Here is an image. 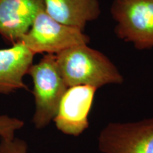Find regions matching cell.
Here are the masks:
<instances>
[{"mask_svg": "<svg viewBox=\"0 0 153 153\" xmlns=\"http://www.w3.org/2000/svg\"><path fill=\"white\" fill-rule=\"evenodd\" d=\"M57 65L68 87L87 85L99 89L123 82L118 69L100 51L87 44L71 47L55 55Z\"/></svg>", "mask_w": 153, "mask_h": 153, "instance_id": "cell-1", "label": "cell"}, {"mask_svg": "<svg viewBox=\"0 0 153 153\" xmlns=\"http://www.w3.org/2000/svg\"><path fill=\"white\" fill-rule=\"evenodd\" d=\"M28 74L33 84V123L36 128L42 129L54 120L68 86L57 65L55 55H44L38 63L32 65Z\"/></svg>", "mask_w": 153, "mask_h": 153, "instance_id": "cell-2", "label": "cell"}, {"mask_svg": "<svg viewBox=\"0 0 153 153\" xmlns=\"http://www.w3.org/2000/svg\"><path fill=\"white\" fill-rule=\"evenodd\" d=\"M89 41V37L83 30L58 22L43 9L36 15L29 30L19 42L35 55H56L75 45H88Z\"/></svg>", "mask_w": 153, "mask_h": 153, "instance_id": "cell-3", "label": "cell"}, {"mask_svg": "<svg viewBox=\"0 0 153 153\" xmlns=\"http://www.w3.org/2000/svg\"><path fill=\"white\" fill-rule=\"evenodd\" d=\"M119 38L138 50L153 48V0H114L111 7Z\"/></svg>", "mask_w": 153, "mask_h": 153, "instance_id": "cell-4", "label": "cell"}, {"mask_svg": "<svg viewBox=\"0 0 153 153\" xmlns=\"http://www.w3.org/2000/svg\"><path fill=\"white\" fill-rule=\"evenodd\" d=\"M102 153H153V118L109 123L98 136Z\"/></svg>", "mask_w": 153, "mask_h": 153, "instance_id": "cell-5", "label": "cell"}, {"mask_svg": "<svg viewBox=\"0 0 153 153\" xmlns=\"http://www.w3.org/2000/svg\"><path fill=\"white\" fill-rule=\"evenodd\" d=\"M97 89L87 85L68 87L53 120L58 131L77 137L89 128V115Z\"/></svg>", "mask_w": 153, "mask_h": 153, "instance_id": "cell-6", "label": "cell"}, {"mask_svg": "<svg viewBox=\"0 0 153 153\" xmlns=\"http://www.w3.org/2000/svg\"><path fill=\"white\" fill-rule=\"evenodd\" d=\"M45 9L44 0H0V35L16 43Z\"/></svg>", "mask_w": 153, "mask_h": 153, "instance_id": "cell-7", "label": "cell"}, {"mask_svg": "<svg viewBox=\"0 0 153 153\" xmlns=\"http://www.w3.org/2000/svg\"><path fill=\"white\" fill-rule=\"evenodd\" d=\"M35 54L17 42L9 48L0 50V94H8L27 87L24 76L33 65Z\"/></svg>", "mask_w": 153, "mask_h": 153, "instance_id": "cell-8", "label": "cell"}, {"mask_svg": "<svg viewBox=\"0 0 153 153\" xmlns=\"http://www.w3.org/2000/svg\"><path fill=\"white\" fill-rule=\"evenodd\" d=\"M45 11L58 22L85 29L87 23L99 18V0H44Z\"/></svg>", "mask_w": 153, "mask_h": 153, "instance_id": "cell-9", "label": "cell"}, {"mask_svg": "<svg viewBox=\"0 0 153 153\" xmlns=\"http://www.w3.org/2000/svg\"><path fill=\"white\" fill-rule=\"evenodd\" d=\"M24 123L19 118L7 115L0 116V138H14L15 133L24 127Z\"/></svg>", "mask_w": 153, "mask_h": 153, "instance_id": "cell-10", "label": "cell"}, {"mask_svg": "<svg viewBox=\"0 0 153 153\" xmlns=\"http://www.w3.org/2000/svg\"><path fill=\"white\" fill-rule=\"evenodd\" d=\"M0 153H27L28 145L19 138H0Z\"/></svg>", "mask_w": 153, "mask_h": 153, "instance_id": "cell-11", "label": "cell"}]
</instances>
